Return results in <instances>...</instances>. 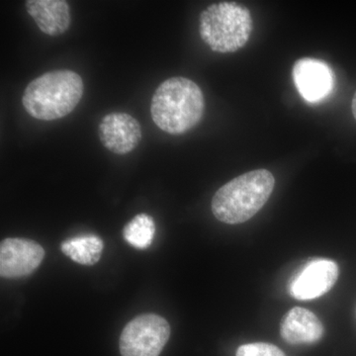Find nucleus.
<instances>
[{"mask_svg": "<svg viewBox=\"0 0 356 356\" xmlns=\"http://www.w3.org/2000/svg\"><path fill=\"white\" fill-rule=\"evenodd\" d=\"M205 109L200 88L191 79L175 76L159 84L151 104L152 118L163 132L182 135L201 121Z\"/></svg>", "mask_w": 356, "mask_h": 356, "instance_id": "f257e3e1", "label": "nucleus"}, {"mask_svg": "<svg viewBox=\"0 0 356 356\" xmlns=\"http://www.w3.org/2000/svg\"><path fill=\"white\" fill-rule=\"evenodd\" d=\"M292 77L300 95L310 103L323 102L334 88L331 67L317 58H300L293 65Z\"/></svg>", "mask_w": 356, "mask_h": 356, "instance_id": "6e6552de", "label": "nucleus"}, {"mask_svg": "<svg viewBox=\"0 0 356 356\" xmlns=\"http://www.w3.org/2000/svg\"><path fill=\"white\" fill-rule=\"evenodd\" d=\"M324 332L320 318L313 312L301 307L291 309L281 321V337L287 343H315L322 339Z\"/></svg>", "mask_w": 356, "mask_h": 356, "instance_id": "9d476101", "label": "nucleus"}, {"mask_svg": "<svg viewBox=\"0 0 356 356\" xmlns=\"http://www.w3.org/2000/svg\"><path fill=\"white\" fill-rule=\"evenodd\" d=\"M252 32V17L236 2L211 4L199 18L201 38L216 53H235L247 44Z\"/></svg>", "mask_w": 356, "mask_h": 356, "instance_id": "20e7f679", "label": "nucleus"}, {"mask_svg": "<svg viewBox=\"0 0 356 356\" xmlns=\"http://www.w3.org/2000/svg\"><path fill=\"white\" fill-rule=\"evenodd\" d=\"M236 356H286L277 346L271 343H254L241 346Z\"/></svg>", "mask_w": 356, "mask_h": 356, "instance_id": "4468645a", "label": "nucleus"}, {"mask_svg": "<svg viewBox=\"0 0 356 356\" xmlns=\"http://www.w3.org/2000/svg\"><path fill=\"white\" fill-rule=\"evenodd\" d=\"M44 257V248L34 241L6 238L0 245V274L4 278L30 275L38 268Z\"/></svg>", "mask_w": 356, "mask_h": 356, "instance_id": "0eeeda50", "label": "nucleus"}, {"mask_svg": "<svg viewBox=\"0 0 356 356\" xmlns=\"http://www.w3.org/2000/svg\"><path fill=\"white\" fill-rule=\"evenodd\" d=\"M275 179L267 170L243 173L225 184L211 203L213 215L220 222L242 224L252 219L273 194Z\"/></svg>", "mask_w": 356, "mask_h": 356, "instance_id": "7ed1b4c3", "label": "nucleus"}, {"mask_svg": "<svg viewBox=\"0 0 356 356\" xmlns=\"http://www.w3.org/2000/svg\"><path fill=\"white\" fill-rule=\"evenodd\" d=\"M26 10L44 34L60 36L70 25L69 3L64 0H28Z\"/></svg>", "mask_w": 356, "mask_h": 356, "instance_id": "9b49d317", "label": "nucleus"}, {"mask_svg": "<svg viewBox=\"0 0 356 356\" xmlns=\"http://www.w3.org/2000/svg\"><path fill=\"white\" fill-rule=\"evenodd\" d=\"M351 110H353V117L356 120V91L355 95H353V103H351Z\"/></svg>", "mask_w": 356, "mask_h": 356, "instance_id": "2eb2a0df", "label": "nucleus"}, {"mask_svg": "<svg viewBox=\"0 0 356 356\" xmlns=\"http://www.w3.org/2000/svg\"><path fill=\"white\" fill-rule=\"evenodd\" d=\"M170 337L168 321L156 314L138 316L124 327L122 356H159Z\"/></svg>", "mask_w": 356, "mask_h": 356, "instance_id": "39448f33", "label": "nucleus"}, {"mask_svg": "<svg viewBox=\"0 0 356 356\" xmlns=\"http://www.w3.org/2000/svg\"><path fill=\"white\" fill-rule=\"evenodd\" d=\"M83 81L76 72L57 70L37 77L28 84L22 104L33 118L58 120L74 111L83 95Z\"/></svg>", "mask_w": 356, "mask_h": 356, "instance_id": "f03ea898", "label": "nucleus"}, {"mask_svg": "<svg viewBox=\"0 0 356 356\" xmlns=\"http://www.w3.org/2000/svg\"><path fill=\"white\" fill-rule=\"evenodd\" d=\"M98 134L103 146L120 156L133 152L142 140L139 122L127 113H111L103 117Z\"/></svg>", "mask_w": 356, "mask_h": 356, "instance_id": "1a4fd4ad", "label": "nucleus"}, {"mask_svg": "<svg viewBox=\"0 0 356 356\" xmlns=\"http://www.w3.org/2000/svg\"><path fill=\"white\" fill-rule=\"evenodd\" d=\"M339 276V268L336 261L312 259L293 276L288 291L293 298L300 301L317 299L334 286Z\"/></svg>", "mask_w": 356, "mask_h": 356, "instance_id": "423d86ee", "label": "nucleus"}, {"mask_svg": "<svg viewBox=\"0 0 356 356\" xmlns=\"http://www.w3.org/2000/svg\"><path fill=\"white\" fill-rule=\"evenodd\" d=\"M156 224L149 215H137L124 227L123 236L129 245L139 250H146L153 243Z\"/></svg>", "mask_w": 356, "mask_h": 356, "instance_id": "ddd939ff", "label": "nucleus"}, {"mask_svg": "<svg viewBox=\"0 0 356 356\" xmlns=\"http://www.w3.org/2000/svg\"><path fill=\"white\" fill-rule=\"evenodd\" d=\"M103 247L104 245L99 236L86 235L65 241L60 245V250L77 264L91 266L99 261Z\"/></svg>", "mask_w": 356, "mask_h": 356, "instance_id": "f8f14e48", "label": "nucleus"}]
</instances>
